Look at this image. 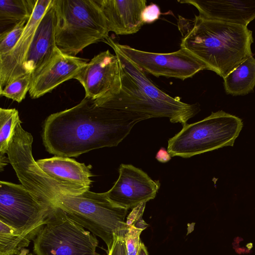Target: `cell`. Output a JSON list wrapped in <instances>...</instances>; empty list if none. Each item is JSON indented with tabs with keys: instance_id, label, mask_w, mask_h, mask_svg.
<instances>
[{
	"instance_id": "1",
	"label": "cell",
	"mask_w": 255,
	"mask_h": 255,
	"mask_svg": "<svg viewBox=\"0 0 255 255\" xmlns=\"http://www.w3.org/2000/svg\"><path fill=\"white\" fill-rule=\"evenodd\" d=\"M148 119L111 107L105 96L85 97L75 106L49 115L43 125L42 139L49 153L76 157L92 150L117 146L136 124Z\"/></svg>"
},
{
	"instance_id": "2",
	"label": "cell",
	"mask_w": 255,
	"mask_h": 255,
	"mask_svg": "<svg viewBox=\"0 0 255 255\" xmlns=\"http://www.w3.org/2000/svg\"><path fill=\"white\" fill-rule=\"evenodd\" d=\"M181 48L205 63L209 70L225 78L240 63L253 56V32L248 26L208 19L178 16Z\"/></svg>"
},
{
	"instance_id": "3",
	"label": "cell",
	"mask_w": 255,
	"mask_h": 255,
	"mask_svg": "<svg viewBox=\"0 0 255 255\" xmlns=\"http://www.w3.org/2000/svg\"><path fill=\"white\" fill-rule=\"evenodd\" d=\"M34 193L44 204L61 208L71 219L100 237L108 251L115 236L127 229L126 218L128 210L112 203L106 192L88 190L78 195L70 194L45 177L36 184Z\"/></svg>"
},
{
	"instance_id": "4",
	"label": "cell",
	"mask_w": 255,
	"mask_h": 255,
	"mask_svg": "<svg viewBox=\"0 0 255 255\" xmlns=\"http://www.w3.org/2000/svg\"><path fill=\"white\" fill-rule=\"evenodd\" d=\"M55 41L63 53L73 56L109 37L106 19L96 0H55Z\"/></svg>"
},
{
	"instance_id": "5",
	"label": "cell",
	"mask_w": 255,
	"mask_h": 255,
	"mask_svg": "<svg viewBox=\"0 0 255 255\" xmlns=\"http://www.w3.org/2000/svg\"><path fill=\"white\" fill-rule=\"evenodd\" d=\"M182 126L181 130L168 140L167 150L171 157L189 158L233 146L243 123L237 116L219 111L201 121Z\"/></svg>"
},
{
	"instance_id": "6",
	"label": "cell",
	"mask_w": 255,
	"mask_h": 255,
	"mask_svg": "<svg viewBox=\"0 0 255 255\" xmlns=\"http://www.w3.org/2000/svg\"><path fill=\"white\" fill-rule=\"evenodd\" d=\"M96 236L52 207L44 225L33 240L36 255H102L97 252Z\"/></svg>"
},
{
	"instance_id": "7",
	"label": "cell",
	"mask_w": 255,
	"mask_h": 255,
	"mask_svg": "<svg viewBox=\"0 0 255 255\" xmlns=\"http://www.w3.org/2000/svg\"><path fill=\"white\" fill-rule=\"evenodd\" d=\"M103 41L115 46L144 72L155 77L184 80L193 77L200 71L209 70L205 63L183 48L171 53H159L142 51L128 45L120 44L109 36Z\"/></svg>"
},
{
	"instance_id": "8",
	"label": "cell",
	"mask_w": 255,
	"mask_h": 255,
	"mask_svg": "<svg viewBox=\"0 0 255 255\" xmlns=\"http://www.w3.org/2000/svg\"><path fill=\"white\" fill-rule=\"evenodd\" d=\"M52 207L39 201L22 184L0 182V221L21 231L36 234Z\"/></svg>"
},
{
	"instance_id": "9",
	"label": "cell",
	"mask_w": 255,
	"mask_h": 255,
	"mask_svg": "<svg viewBox=\"0 0 255 255\" xmlns=\"http://www.w3.org/2000/svg\"><path fill=\"white\" fill-rule=\"evenodd\" d=\"M121 86L116 93L105 96L112 108L143 115L148 118H168L172 123L184 125L192 118L189 116L157 102L146 96L120 65Z\"/></svg>"
},
{
	"instance_id": "10",
	"label": "cell",
	"mask_w": 255,
	"mask_h": 255,
	"mask_svg": "<svg viewBox=\"0 0 255 255\" xmlns=\"http://www.w3.org/2000/svg\"><path fill=\"white\" fill-rule=\"evenodd\" d=\"M119 172L118 179L106 192L114 204L128 210L155 197L160 185L158 180H152L146 172L131 164H121Z\"/></svg>"
},
{
	"instance_id": "11",
	"label": "cell",
	"mask_w": 255,
	"mask_h": 255,
	"mask_svg": "<svg viewBox=\"0 0 255 255\" xmlns=\"http://www.w3.org/2000/svg\"><path fill=\"white\" fill-rule=\"evenodd\" d=\"M83 86L85 97L96 99L121 88V70L117 56L109 50L95 55L74 77Z\"/></svg>"
},
{
	"instance_id": "12",
	"label": "cell",
	"mask_w": 255,
	"mask_h": 255,
	"mask_svg": "<svg viewBox=\"0 0 255 255\" xmlns=\"http://www.w3.org/2000/svg\"><path fill=\"white\" fill-rule=\"evenodd\" d=\"M87 64V60L65 54L58 48L45 65L31 74L30 97L38 98L65 81L74 79Z\"/></svg>"
},
{
	"instance_id": "13",
	"label": "cell",
	"mask_w": 255,
	"mask_h": 255,
	"mask_svg": "<svg viewBox=\"0 0 255 255\" xmlns=\"http://www.w3.org/2000/svg\"><path fill=\"white\" fill-rule=\"evenodd\" d=\"M52 0H37L29 19L15 47L0 56V90L10 82L24 75L23 64L37 27Z\"/></svg>"
},
{
	"instance_id": "14",
	"label": "cell",
	"mask_w": 255,
	"mask_h": 255,
	"mask_svg": "<svg viewBox=\"0 0 255 255\" xmlns=\"http://www.w3.org/2000/svg\"><path fill=\"white\" fill-rule=\"evenodd\" d=\"M36 162L47 176L71 194L78 195L89 190L92 182V165L58 156L39 159Z\"/></svg>"
},
{
	"instance_id": "15",
	"label": "cell",
	"mask_w": 255,
	"mask_h": 255,
	"mask_svg": "<svg viewBox=\"0 0 255 255\" xmlns=\"http://www.w3.org/2000/svg\"><path fill=\"white\" fill-rule=\"evenodd\" d=\"M57 14L52 0L41 19L23 64V75L32 74L45 65L58 48L55 41Z\"/></svg>"
},
{
	"instance_id": "16",
	"label": "cell",
	"mask_w": 255,
	"mask_h": 255,
	"mask_svg": "<svg viewBox=\"0 0 255 255\" xmlns=\"http://www.w3.org/2000/svg\"><path fill=\"white\" fill-rule=\"evenodd\" d=\"M107 22L109 32L128 35L138 32L143 25L142 12L146 0H96Z\"/></svg>"
},
{
	"instance_id": "17",
	"label": "cell",
	"mask_w": 255,
	"mask_h": 255,
	"mask_svg": "<svg viewBox=\"0 0 255 255\" xmlns=\"http://www.w3.org/2000/svg\"><path fill=\"white\" fill-rule=\"evenodd\" d=\"M194 6L204 18L248 26L255 18V0H183Z\"/></svg>"
},
{
	"instance_id": "18",
	"label": "cell",
	"mask_w": 255,
	"mask_h": 255,
	"mask_svg": "<svg viewBox=\"0 0 255 255\" xmlns=\"http://www.w3.org/2000/svg\"><path fill=\"white\" fill-rule=\"evenodd\" d=\"M109 45L114 50L120 65L126 71L136 86L149 98L191 118L200 112L198 103H185L181 102L178 97L173 98L167 94L156 86L142 69L127 58L117 48L112 45Z\"/></svg>"
},
{
	"instance_id": "19",
	"label": "cell",
	"mask_w": 255,
	"mask_h": 255,
	"mask_svg": "<svg viewBox=\"0 0 255 255\" xmlns=\"http://www.w3.org/2000/svg\"><path fill=\"white\" fill-rule=\"evenodd\" d=\"M223 79L228 94L241 96L252 92L255 87V59L250 56Z\"/></svg>"
},
{
	"instance_id": "20",
	"label": "cell",
	"mask_w": 255,
	"mask_h": 255,
	"mask_svg": "<svg viewBox=\"0 0 255 255\" xmlns=\"http://www.w3.org/2000/svg\"><path fill=\"white\" fill-rule=\"evenodd\" d=\"M36 0H0V32L7 26H13L28 21L33 12Z\"/></svg>"
},
{
	"instance_id": "21",
	"label": "cell",
	"mask_w": 255,
	"mask_h": 255,
	"mask_svg": "<svg viewBox=\"0 0 255 255\" xmlns=\"http://www.w3.org/2000/svg\"><path fill=\"white\" fill-rule=\"evenodd\" d=\"M145 204H141L132 209L126 219L127 229L124 238L128 255H137L142 244L140 234L148 226L142 219Z\"/></svg>"
},
{
	"instance_id": "22",
	"label": "cell",
	"mask_w": 255,
	"mask_h": 255,
	"mask_svg": "<svg viewBox=\"0 0 255 255\" xmlns=\"http://www.w3.org/2000/svg\"><path fill=\"white\" fill-rule=\"evenodd\" d=\"M37 235L16 230L0 221V255L19 252Z\"/></svg>"
},
{
	"instance_id": "23",
	"label": "cell",
	"mask_w": 255,
	"mask_h": 255,
	"mask_svg": "<svg viewBox=\"0 0 255 255\" xmlns=\"http://www.w3.org/2000/svg\"><path fill=\"white\" fill-rule=\"evenodd\" d=\"M20 121L18 112L15 109H0V170L9 163L5 156L8 143L17 124Z\"/></svg>"
},
{
	"instance_id": "24",
	"label": "cell",
	"mask_w": 255,
	"mask_h": 255,
	"mask_svg": "<svg viewBox=\"0 0 255 255\" xmlns=\"http://www.w3.org/2000/svg\"><path fill=\"white\" fill-rule=\"evenodd\" d=\"M31 77V74H27L16 78L0 90V96L20 103L29 91Z\"/></svg>"
},
{
	"instance_id": "25",
	"label": "cell",
	"mask_w": 255,
	"mask_h": 255,
	"mask_svg": "<svg viewBox=\"0 0 255 255\" xmlns=\"http://www.w3.org/2000/svg\"><path fill=\"white\" fill-rule=\"evenodd\" d=\"M27 21L23 20L0 34V56L9 53L20 39Z\"/></svg>"
},
{
	"instance_id": "26",
	"label": "cell",
	"mask_w": 255,
	"mask_h": 255,
	"mask_svg": "<svg viewBox=\"0 0 255 255\" xmlns=\"http://www.w3.org/2000/svg\"><path fill=\"white\" fill-rule=\"evenodd\" d=\"M125 232L122 231L115 236L113 245L108 251V255H128L124 238Z\"/></svg>"
},
{
	"instance_id": "27",
	"label": "cell",
	"mask_w": 255,
	"mask_h": 255,
	"mask_svg": "<svg viewBox=\"0 0 255 255\" xmlns=\"http://www.w3.org/2000/svg\"><path fill=\"white\" fill-rule=\"evenodd\" d=\"M161 15L159 7L155 3L146 6L142 12V19L144 24H150L158 20Z\"/></svg>"
},
{
	"instance_id": "28",
	"label": "cell",
	"mask_w": 255,
	"mask_h": 255,
	"mask_svg": "<svg viewBox=\"0 0 255 255\" xmlns=\"http://www.w3.org/2000/svg\"><path fill=\"white\" fill-rule=\"evenodd\" d=\"M156 159L159 162L165 163L171 159V156L164 148H161L157 153Z\"/></svg>"
},
{
	"instance_id": "29",
	"label": "cell",
	"mask_w": 255,
	"mask_h": 255,
	"mask_svg": "<svg viewBox=\"0 0 255 255\" xmlns=\"http://www.w3.org/2000/svg\"><path fill=\"white\" fill-rule=\"evenodd\" d=\"M29 253V250L24 248L19 252L15 253H9L2 255H26Z\"/></svg>"
},
{
	"instance_id": "30",
	"label": "cell",
	"mask_w": 255,
	"mask_h": 255,
	"mask_svg": "<svg viewBox=\"0 0 255 255\" xmlns=\"http://www.w3.org/2000/svg\"><path fill=\"white\" fill-rule=\"evenodd\" d=\"M137 255H148L146 248L142 243Z\"/></svg>"
},
{
	"instance_id": "31",
	"label": "cell",
	"mask_w": 255,
	"mask_h": 255,
	"mask_svg": "<svg viewBox=\"0 0 255 255\" xmlns=\"http://www.w3.org/2000/svg\"><path fill=\"white\" fill-rule=\"evenodd\" d=\"M33 255V254H27V255Z\"/></svg>"
}]
</instances>
